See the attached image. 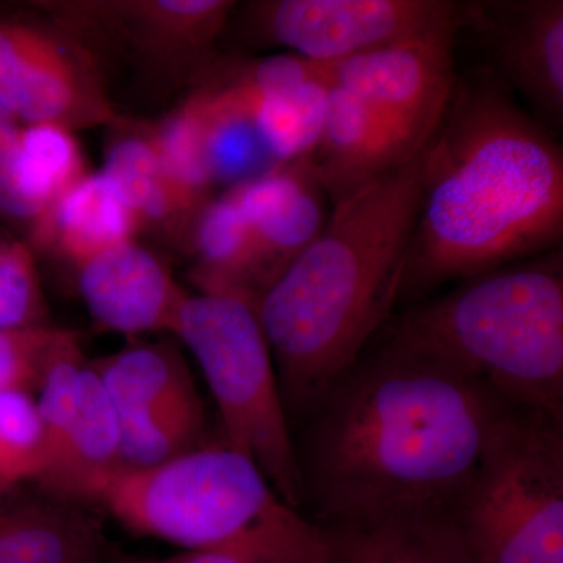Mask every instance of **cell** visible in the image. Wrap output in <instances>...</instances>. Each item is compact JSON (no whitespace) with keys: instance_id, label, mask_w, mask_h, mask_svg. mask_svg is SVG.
I'll list each match as a JSON object with an SVG mask.
<instances>
[{"instance_id":"6da1fadb","label":"cell","mask_w":563,"mask_h":563,"mask_svg":"<svg viewBox=\"0 0 563 563\" xmlns=\"http://www.w3.org/2000/svg\"><path fill=\"white\" fill-rule=\"evenodd\" d=\"M301 459L336 525L450 515L518 407L461 374L380 347L333 388Z\"/></svg>"},{"instance_id":"7a4b0ae2","label":"cell","mask_w":563,"mask_h":563,"mask_svg":"<svg viewBox=\"0 0 563 563\" xmlns=\"http://www.w3.org/2000/svg\"><path fill=\"white\" fill-rule=\"evenodd\" d=\"M422 155L399 301L561 250L562 147L498 76L457 80Z\"/></svg>"},{"instance_id":"3957f363","label":"cell","mask_w":563,"mask_h":563,"mask_svg":"<svg viewBox=\"0 0 563 563\" xmlns=\"http://www.w3.org/2000/svg\"><path fill=\"white\" fill-rule=\"evenodd\" d=\"M422 151L332 207L257 302L288 412L318 410L399 301L422 196Z\"/></svg>"},{"instance_id":"277c9868","label":"cell","mask_w":563,"mask_h":563,"mask_svg":"<svg viewBox=\"0 0 563 563\" xmlns=\"http://www.w3.org/2000/svg\"><path fill=\"white\" fill-rule=\"evenodd\" d=\"M383 346L563 420L562 247L462 280L404 313Z\"/></svg>"},{"instance_id":"5b68a950","label":"cell","mask_w":563,"mask_h":563,"mask_svg":"<svg viewBox=\"0 0 563 563\" xmlns=\"http://www.w3.org/2000/svg\"><path fill=\"white\" fill-rule=\"evenodd\" d=\"M95 504L139 536L240 563L332 559L328 536L231 446H201L151 468H122Z\"/></svg>"},{"instance_id":"8992f818","label":"cell","mask_w":563,"mask_h":563,"mask_svg":"<svg viewBox=\"0 0 563 563\" xmlns=\"http://www.w3.org/2000/svg\"><path fill=\"white\" fill-rule=\"evenodd\" d=\"M172 333L201 366L225 444L250 457L277 495L298 509L306 498L301 455L257 306L233 292L187 291Z\"/></svg>"},{"instance_id":"52a82bcc","label":"cell","mask_w":563,"mask_h":563,"mask_svg":"<svg viewBox=\"0 0 563 563\" xmlns=\"http://www.w3.org/2000/svg\"><path fill=\"white\" fill-rule=\"evenodd\" d=\"M448 517L479 563H563V420L515 409Z\"/></svg>"},{"instance_id":"ba28073f","label":"cell","mask_w":563,"mask_h":563,"mask_svg":"<svg viewBox=\"0 0 563 563\" xmlns=\"http://www.w3.org/2000/svg\"><path fill=\"white\" fill-rule=\"evenodd\" d=\"M233 0H41L32 2L92 52L102 69L121 63L139 84L198 87L218 60ZM109 79V77H107Z\"/></svg>"},{"instance_id":"9c48e42d","label":"cell","mask_w":563,"mask_h":563,"mask_svg":"<svg viewBox=\"0 0 563 563\" xmlns=\"http://www.w3.org/2000/svg\"><path fill=\"white\" fill-rule=\"evenodd\" d=\"M0 109L76 133L120 118L98 58L32 2L0 7Z\"/></svg>"},{"instance_id":"30bf717a","label":"cell","mask_w":563,"mask_h":563,"mask_svg":"<svg viewBox=\"0 0 563 563\" xmlns=\"http://www.w3.org/2000/svg\"><path fill=\"white\" fill-rule=\"evenodd\" d=\"M459 11L451 0H254L236 3L225 33L332 65L426 33L459 31Z\"/></svg>"},{"instance_id":"8fae6325","label":"cell","mask_w":563,"mask_h":563,"mask_svg":"<svg viewBox=\"0 0 563 563\" xmlns=\"http://www.w3.org/2000/svg\"><path fill=\"white\" fill-rule=\"evenodd\" d=\"M457 29L426 33L329 65L332 81L361 99L402 163L431 141L450 106Z\"/></svg>"},{"instance_id":"7c38bea8","label":"cell","mask_w":563,"mask_h":563,"mask_svg":"<svg viewBox=\"0 0 563 563\" xmlns=\"http://www.w3.org/2000/svg\"><path fill=\"white\" fill-rule=\"evenodd\" d=\"M459 31L472 29L503 84H509L543 118L563 122L562 0L459 2Z\"/></svg>"},{"instance_id":"4fadbf2b","label":"cell","mask_w":563,"mask_h":563,"mask_svg":"<svg viewBox=\"0 0 563 563\" xmlns=\"http://www.w3.org/2000/svg\"><path fill=\"white\" fill-rule=\"evenodd\" d=\"M74 269L81 301L106 331L128 339L173 332L187 291L165 258L140 239L110 247Z\"/></svg>"},{"instance_id":"5bb4252c","label":"cell","mask_w":563,"mask_h":563,"mask_svg":"<svg viewBox=\"0 0 563 563\" xmlns=\"http://www.w3.org/2000/svg\"><path fill=\"white\" fill-rule=\"evenodd\" d=\"M231 190L250 228L261 299L317 239L331 213V202L307 161L284 163Z\"/></svg>"},{"instance_id":"9a60e30c","label":"cell","mask_w":563,"mask_h":563,"mask_svg":"<svg viewBox=\"0 0 563 563\" xmlns=\"http://www.w3.org/2000/svg\"><path fill=\"white\" fill-rule=\"evenodd\" d=\"M140 236L139 220L109 177L88 172L47 207L24 240L35 257L47 255L77 268Z\"/></svg>"},{"instance_id":"2e32d148","label":"cell","mask_w":563,"mask_h":563,"mask_svg":"<svg viewBox=\"0 0 563 563\" xmlns=\"http://www.w3.org/2000/svg\"><path fill=\"white\" fill-rule=\"evenodd\" d=\"M109 129L101 172L135 214L141 235L151 233L185 252L199 211L169 180L152 141L150 121L120 114Z\"/></svg>"},{"instance_id":"e0dca14e","label":"cell","mask_w":563,"mask_h":563,"mask_svg":"<svg viewBox=\"0 0 563 563\" xmlns=\"http://www.w3.org/2000/svg\"><path fill=\"white\" fill-rule=\"evenodd\" d=\"M306 161L332 207L406 165L368 107L333 81L320 136Z\"/></svg>"},{"instance_id":"ac0fdd59","label":"cell","mask_w":563,"mask_h":563,"mask_svg":"<svg viewBox=\"0 0 563 563\" xmlns=\"http://www.w3.org/2000/svg\"><path fill=\"white\" fill-rule=\"evenodd\" d=\"M122 468L120 413L88 361L76 415L38 485L60 501L95 504L103 484Z\"/></svg>"},{"instance_id":"d6986e66","label":"cell","mask_w":563,"mask_h":563,"mask_svg":"<svg viewBox=\"0 0 563 563\" xmlns=\"http://www.w3.org/2000/svg\"><path fill=\"white\" fill-rule=\"evenodd\" d=\"M107 544L101 525L74 504L24 488L0 498V563H91Z\"/></svg>"},{"instance_id":"ffe728a7","label":"cell","mask_w":563,"mask_h":563,"mask_svg":"<svg viewBox=\"0 0 563 563\" xmlns=\"http://www.w3.org/2000/svg\"><path fill=\"white\" fill-rule=\"evenodd\" d=\"M87 173L76 132L55 124L24 125L11 162L3 222L24 239L47 207Z\"/></svg>"},{"instance_id":"44dd1931","label":"cell","mask_w":563,"mask_h":563,"mask_svg":"<svg viewBox=\"0 0 563 563\" xmlns=\"http://www.w3.org/2000/svg\"><path fill=\"white\" fill-rule=\"evenodd\" d=\"M325 536L344 563H479L446 515L335 525Z\"/></svg>"},{"instance_id":"7402d4cb","label":"cell","mask_w":563,"mask_h":563,"mask_svg":"<svg viewBox=\"0 0 563 563\" xmlns=\"http://www.w3.org/2000/svg\"><path fill=\"white\" fill-rule=\"evenodd\" d=\"M120 420H133L199 396L184 354L169 340L129 339L120 351L90 361Z\"/></svg>"},{"instance_id":"603a6c76","label":"cell","mask_w":563,"mask_h":563,"mask_svg":"<svg viewBox=\"0 0 563 563\" xmlns=\"http://www.w3.org/2000/svg\"><path fill=\"white\" fill-rule=\"evenodd\" d=\"M210 179L218 192L231 190L279 166L269 154L251 110L233 92L203 79L188 92Z\"/></svg>"},{"instance_id":"cb8c5ba5","label":"cell","mask_w":563,"mask_h":563,"mask_svg":"<svg viewBox=\"0 0 563 563\" xmlns=\"http://www.w3.org/2000/svg\"><path fill=\"white\" fill-rule=\"evenodd\" d=\"M185 252L198 291L233 292L257 306L250 228L232 190L218 192L199 211Z\"/></svg>"},{"instance_id":"d4e9b609","label":"cell","mask_w":563,"mask_h":563,"mask_svg":"<svg viewBox=\"0 0 563 563\" xmlns=\"http://www.w3.org/2000/svg\"><path fill=\"white\" fill-rule=\"evenodd\" d=\"M331 85L328 65L322 76L295 90L277 92L252 102H243L251 110L255 125L276 163L284 165L309 157L320 136Z\"/></svg>"},{"instance_id":"484cf974","label":"cell","mask_w":563,"mask_h":563,"mask_svg":"<svg viewBox=\"0 0 563 563\" xmlns=\"http://www.w3.org/2000/svg\"><path fill=\"white\" fill-rule=\"evenodd\" d=\"M206 417L201 396L121 421L124 468H151L201 448Z\"/></svg>"},{"instance_id":"4316f807","label":"cell","mask_w":563,"mask_h":563,"mask_svg":"<svg viewBox=\"0 0 563 563\" xmlns=\"http://www.w3.org/2000/svg\"><path fill=\"white\" fill-rule=\"evenodd\" d=\"M155 150L169 180L198 211L218 195L203 161L198 117L190 99H184L158 121H150Z\"/></svg>"},{"instance_id":"83f0119b","label":"cell","mask_w":563,"mask_h":563,"mask_svg":"<svg viewBox=\"0 0 563 563\" xmlns=\"http://www.w3.org/2000/svg\"><path fill=\"white\" fill-rule=\"evenodd\" d=\"M47 459L35 395L0 393V498L40 483Z\"/></svg>"},{"instance_id":"f1b7e54d","label":"cell","mask_w":563,"mask_h":563,"mask_svg":"<svg viewBox=\"0 0 563 563\" xmlns=\"http://www.w3.org/2000/svg\"><path fill=\"white\" fill-rule=\"evenodd\" d=\"M52 325L36 257L27 242L0 225V331Z\"/></svg>"},{"instance_id":"f546056e","label":"cell","mask_w":563,"mask_h":563,"mask_svg":"<svg viewBox=\"0 0 563 563\" xmlns=\"http://www.w3.org/2000/svg\"><path fill=\"white\" fill-rule=\"evenodd\" d=\"M66 329L55 325L0 331V393L20 390L35 395L55 346Z\"/></svg>"},{"instance_id":"4dcf8cb0","label":"cell","mask_w":563,"mask_h":563,"mask_svg":"<svg viewBox=\"0 0 563 563\" xmlns=\"http://www.w3.org/2000/svg\"><path fill=\"white\" fill-rule=\"evenodd\" d=\"M103 563H240L225 555L198 553V551H184V553L168 555V558H143L125 553L120 548L109 543L103 553Z\"/></svg>"},{"instance_id":"1f68e13d","label":"cell","mask_w":563,"mask_h":563,"mask_svg":"<svg viewBox=\"0 0 563 563\" xmlns=\"http://www.w3.org/2000/svg\"><path fill=\"white\" fill-rule=\"evenodd\" d=\"M22 128L5 110L0 109V203L5 195L11 162L20 144Z\"/></svg>"},{"instance_id":"d6a6232c","label":"cell","mask_w":563,"mask_h":563,"mask_svg":"<svg viewBox=\"0 0 563 563\" xmlns=\"http://www.w3.org/2000/svg\"><path fill=\"white\" fill-rule=\"evenodd\" d=\"M314 563H331V559H328V561H320V562H314Z\"/></svg>"},{"instance_id":"836d02e7","label":"cell","mask_w":563,"mask_h":563,"mask_svg":"<svg viewBox=\"0 0 563 563\" xmlns=\"http://www.w3.org/2000/svg\"><path fill=\"white\" fill-rule=\"evenodd\" d=\"M91 563H103V558L102 559H98V561H95V562H91Z\"/></svg>"}]
</instances>
